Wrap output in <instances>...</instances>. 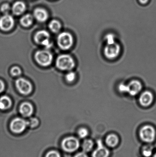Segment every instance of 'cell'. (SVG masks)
I'll return each mask as SVG.
<instances>
[{
  "instance_id": "6da1fadb",
  "label": "cell",
  "mask_w": 156,
  "mask_h": 157,
  "mask_svg": "<svg viewBox=\"0 0 156 157\" xmlns=\"http://www.w3.org/2000/svg\"><path fill=\"white\" fill-rule=\"evenodd\" d=\"M57 67L62 71H71L75 65L73 58L68 55H61L56 61Z\"/></svg>"
},
{
  "instance_id": "7a4b0ae2",
  "label": "cell",
  "mask_w": 156,
  "mask_h": 157,
  "mask_svg": "<svg viewBox=\"0 0 156 157\" xmlns=\"http://www.w3.org/2000/svg\"><path fill=\"white\" fill-rule=\"evenodd\" d=\"M140 138L147 143H152L155 139L156 131L151 125H145L142 127L139 133Z\"/></svg>"
},
{
  "instance_id": "3957f363",
  "label": "cell",
  "mask_w": 156,
  "mask_h": 157,
  "mask_svg": "<svg viewBox=\"0 0 156 157\" xmlns=\"http://www.w3.org/2000/svg\"><path fill=\"white\" fill-rule=\"evenodd\" d=\"M61 146L64 151L72 153L78 149L80 147L79 141L76 137H67L62 141Z\"/></svg>"
},
{
  "instance_id": "277c9868",
  "label": "cell",
  "mask_w": 156,
  "mask_h": 157,
  "mask_svg": "<svg viewBox=\"0 0 156 157\" xmlns=\"http://www.w3.org/2000/svg\"><path fill=\"white\" fill-rule=\"evenodd\" d=\"M57 42L60 48L63 50L69 49L73 45V37L70 33L62 32L58 37Z\"/></svg>"
},
{
  "instance_id": "5b68a950",
  "label": "cell",
  "mask_w": 156,
  "mask_h": 157,
  "mask_svg": "<svg viewBox=\"0 0 156 157\" xmlns=\"http://www.w3.org/2000/svg\"><path fill=\"white\" fill-rule=\"evenodd\" d=\"M35 58L38 63L42 66H49L53 60L51 53L46 50L38 51L36 53Z\"/></svg>"
},
{
  "instance_id": "8992f818",
  "label": "cell",
  "mask_w": 156,
  "mask_h": 157,
  "mask_svg": "<svg viewBox=\"0 0 156 157\" xmlns=\"http://www.w3.org/2000/svg\"><path fill=\"white\" fill-rule=\"evenodd\" d=\"M121 52V47L118 43L107 44L104 49V54L109 59H114L118 57Z\"/></svg>"
},
{
  "instance_id": "52a82bcc",
  "label": "cell",
  "mask_w": 156,
  "mask_h": 157,
  "mask_svg": "<svg viewBox=\"0 0 156 157\" xmlns=\"http://www.w3.org/2000/svg\"><path fill=\"white\" fill-rule=\"evenodd\" d=\"M27 126L26 121L21 118H17L12 121L10 124V128L13 132L19 134L23 132Z\"/></svg>"
},
{
  "instance_id": "ba28073f",
  "label": "cell",
  "mask_w": 156,
  "mask_h": 157,
  "mask_svg": "<svg viewBox=\"0 0 156 157\" xmlns=\"http://www.w3.org/2000/svg\"><path fill=\"white\" fill-rule=\"evenodd\" d=\"M49 33L45 30H41L36 34L34 37L35 40L38 44L43 45L46 48L51 47V43L49 40Z\"/></svg>"
},
{
  "instance_id": "9c48e42d",
  "label": "cell",
  "mask_w": 156,
  "mask_h": 157,
  "mask_svg": "<svg viewBox=\"0 0 156 157\" xmlns=\"http://www.w3.org/2000/svg\"><path fill=\"white\" fill-rule=\"evenodd\" d=\"M16 86L18 91L24 95H27L32 90L31 83L24 78H19L16 81Z\"/></svg>"
},
{
  "instance_id": "30bf717a",
  "label": "cell",
  "mask_w": 156,
  "mask_h": 157,
  "mask_svg": "<svg viewBox=\"0 0 156 157\" xmlns=\"http://www.w3.org/2000/svg\"><path fill=\"white\" fill-rule=\"evenodd\" d=\"M14 20L12 16L6 14L0 18V29L4 31H8L13 28Z\"/></svg>"
},
{
  "instance_id": "8fae6325",
  "label": "cell",
  "mask_w": 156,
  "mask_h": 157,
  "mask_svg": "<svg viewBox=\"0 0 156 157\" xmlns=\"http://www.w3.org/2000/svg\"><path fill=\"white\" fill-rule=\"evenodd\" d=\"M142 88L143 86L140 81L133 80L127 85V92L131 96H136L141 91Z\"/></svg>"
},
{
  "instance_id": "7c38bea8",
  "label": "cell",
  "mask_w": 156,
  "mask_h": 157,
  "mask_svg": "<svg viewBox=\"0 0 156 157\" xmlns=\"http://www.w3.org/2000/svg\"><path fill=\"white\" fill-rule=\"evenodd\" d=\"M154 98V95L152 92L149 91H144L139 98V102L143 107H148L153 103Z\"/></svg>"
},
{
  "instance_id": "4fadbf2b",
  "label": "cell",
  "mask_w": 156,
  "mask_h": 157,
  "mask_svg": "<svg viewBox=\"0 0 156 157\" xmlns=\"http://www.w3.org/2000/svg\"><path fill=\"white\" fill-rule=\"evenodd\" d=\"M98 147L93 153L92 157H108L110 155L109 150L103 145L100 140L97 142Z\"/></svg>"
},
{
  "instance_id": "5bb4252c",
  "label": "cell",
  "mask_w": 156,
  "mask_h": 157,
  "mask_svg": "<svg viewBox=\"0 0 156 157\" xmlns=\"http://www.w3.org/2000/svg\"><path fill=\"white\" fill-rule=\"evenodd\" d=\"M34 15L35 18L40 22H45L48 17V14L47 11L41 8H37L35 9Z\"/></svg>"
},
{
  "instance_id": "9a60e30c",
  "label": "cell",
  "mask_w": 156,
  "mask_h": 157,
  "mask_svg": "<svg viewBox=\"0 0 156 157\" xmlns=\"http://www.w3.org/2000/svg\"><path fill=\"white\" fill-rule=\"evenodd\" d=\"M26 5L24 3L21 1L16 2L12 6V10L13 13L16 15H20L24 12Z\"/></svg>"
},
{
  "instance_id": "2e32d148",
  "label": "cell",
  "mask_w": 156,
  "mask_h": 157,
  "mask_svg": "<svg viewBox=\"0 0 156 157\" xmlns=\"http://www.w3.org/2000/svg\"><path fill=\"white\" fill-rule=\"evenodd\" d=\"M20 112L25 117H29L33 112V107L30 103L24 102L21 104L20 107Z\"/></svg>"
},
{
  "instance_id": "e0dca14e",
  "label": "cell",
  "mask_w": 156,
  "mask_h": 157,
  "mask_svg": "<svg viewBox=\"0 0 156 157\" xmlns=\"http://www.w3.org/2000/svg\"><path fill=\"white\" fill-rule=\"evenodd\" d=\"M106 144L108 146L113 147L117 146L119 142L118 136L115 135L111 134L107 136L106 139Z\"/></svg>"
},
{
  "instance_id": "ac0fdd59",
  "label": "cell",
  "mask_w": 156,
  "mask_h": 157,
  "mask_svg": "<svg viewBox=\"0 0 156 157\" xmlns=\"http://www.w3.org/2000/svg\"><path fill=\"white\" fill-rule=\"evenodd\" d=\"M11 99L7 96H4L0 98V109L5 110L9 109L11 105Z\"/></svg>"
},
{
  "instance_id": "d6986e66",
  "label": "cell",
  "mask_w": 156,
  "mask_h": 157,
  "mask_svg": "<svg viewBox=\"0 0 156 157\" xmlns=\"http://www.w3.org/2000/svg\"><path fill=\"white\" fill-rule=\"evenodd\" d=\"M33 16L29 14L25 15L20 19V23L24 27L29 26L33 24Z\"/></svg>"
},
{
  "instance_id": "ffe728a7",
  "label": "cell",
  "mask_w": 156,
  "mask_h": 157,
  "mask_svg": "<svg viewBox=\"0 0 156 157\" xmlns=\"http://www.w3.org/2000/svg\"><path fill=\"white\" fill-rule=\"evenodd\" d=\"M93 146V143L92 140L86 139L82 143V148L83 151L85 153L90 152Z\"/></svg>"
},
{
  "instance_id": "44dd1931",
  "label": "cell",
  "mask_w": 156,
  "mask_h": 157,
  "mask_svg": "<svg viewBox=\"0 0 156 157\" xmlns=\"http://www.w3.org/2000/svg\"><path fill=\"white\" fill-rule=\"evenodd\" d=\"M61 25L60 22L56 20H53L49 24L50 30L54 33H57L60 30Z\"/></svg>"
},
{
  "instance_id": "7402d4cb",
  "label": "cell",
  "mask_w": 156,
  "mask_h": 157,
  "mask_svg": "<svg viewBox=\"0 0 156 157\" xmlns=\"http://www.w3.org/2000/svg\"><path fill=\"white\" fill-rule=\"evenodd\" d=\"M153 147L151 146H146L143 149V154L145 157H149L153 154Z\"/></svg>"
},
{
  "instance_id": "603a6c76",
  "label": "cell",
  "mask_w": 156,
  "mask_h": 157,
  "mask_svg": "<svg viewBox=\"0 0 156 157\" xmlns=\"http://www.w3.org/2000/svg\"><path fill=\"white\" fill-rule=\"evenodd\" d=\"M27 126L31 127V128H34L36 127L38 124V121L36 118H30L28 121H27Z\"/></svg>"
},
{
  "instance_id": "cb8c5ba5",
  "label": "cell",
  "mask_w": 156,
  "mask_h": 157,
  "mask_svg": "<svg viewBox=\"0 0 156 157\" xmlns=\"http://www.w3.org/2000/svg\"><path fill=\"white\" fill-rule=\"evenodd\" d=\"M88 134H89V132L87 129H85V128H81L78 131V135L81 138H85L88 136Z\"/></svg>"
},
{
  "instance_id": "d4e9b609",
  "label": "cell",
  "mask_w": 156,
  "mask_h": 157,
  "mask_svg": "<svg viewBox=\"0 0 156 157\" xmlns=\"http://www.w3.org/2000/svg\"><path fill=\"white\" fill-rule=\"evenodd\" d=\"M76 78V74L73 72H70L67 74L66 76V79L68 82H72Z\"/></svg>"
},
{
  "instance_id": "484cf974",
  "label": "cell",
  "mask_w": 156,
  "mask_h": 157,
  "mask_svg": "<svg viewBox=\"0 0 156 157\" xmlns=\"http://www.w3.org/2000/svg\"><path fill=\"white\" fill-rule=\"evenodd\" d=\"M10 9H11V7H10V5L8 3L3 4L2 5V6H1V11L5 14H8L9 11H10Z\"/></svg>"
},
{
  "instance_id": "4316f807",
  "label": "cell",
  "mask_w": 156,
  "mask_h": 157,
  "mask_svg": "<svg viewBox=\"0 0 156 157\" xmlns=\"http://www.w3.org/2000/svg\"><path fill=\"white\" fill-rule=\"evenodd\" d=\"M11 73L13 76H18L21 74V71L20 68L18 67H13L11 70Z\"/></svg>"
},
{
  "instance_id": "83f0119b",
  "label": "cell",
  "mask_w": 156,
  "mask_h": 157,
  "mask_svg": "<svg viewBox=\"0 0 156 157\" xmlns=\"http://www.w3.org/2000/svg\"><path fill=\"white\" fill-rule=\"evenodd\" d=\"M106 41L107 44H111L115 43L114 41V35L112 34H109L106 36Z\"/></svg>"
},
{
  "instance_id": "f1b7e54d",
  "label": "cell",
  "mask_w": 156,
  "mask_h": 157,
  "mask_svg": "<svg viewBox=\"0 0 156 157\" xmlns=\"http://www.w3.org/2000/svg\"><path fill=\"white\" fill-rule=\"evenodd\" d=\"M45 157H61L59 153H58L56 151H50L49 152Z\"/></svg>"
},
{
  "instance_id": "f546056e",
  "label": "cell",
  "mask_w": 156,
  "mask_h": 157,
  "mask_svg": "<svg viewBox=\"0 0 156 157\" xmlns=\"http://www.w3.org/2000/svg\"><path fill=\"white\" fill-rule=\"evenodd\" d=\"M118 89L119 91L122 93H126L127 91V85L123 84H120L118 87Z\"/></svg>"
},
{
  "instance_id": "4dcf8cb0",
  "label": "cell",
  "mask_w": 156,
  "mask_h": 157,
  "mask_svg": "<svg viewBox=\"0 0 156 157\" xmlns=\"http://www.w3.org/2000/svg\"><path fill=\"white\" fill-rule=\"evenodd\" d=\"M74 157H88L87 154L85 152H81L77 154Z\"/></svg>"
},
{
  "instance_id": "1f68e13d",
  "label": "cell",
  "mask_w": 156,
  "mask_h": 157,
  "mask_svg": "<svg viewBox=\"0 0 156 157\" xmlns=\"http://www.w3.org/2000/svg\"><path fill=\"white\" fill-rule=\"evenodd\" d=\"M4 84L2 80H0V93H1L4 90Z\"/></svg>"
},
{
  "instance_id": "d6a6232c",
  "label": "cell",
  "mask_w": 156,
  "mask_h": 157,
  "mask_svg": "<svg viewBox=\"0 0 156 157\" xmlns=\"http://www.w3.org/2000/svg\"><path fill=\"white\" fill-rule=\"evenodd\" d=\"M139 2L143 4H145L148 2V0H139Z\"/></svg>"
},
{
  "instance_id": "836d02e7",
  "label": "cell",
  "mask_w": 156,
  "mask_h": 157,
  "mask_svg": "<svg viewBox=\"0 0 156 157\" xmlns=\"http://www.w3.org/2000/svg\"><path fill=\"white\" fill-rule=\"evenodd\" d=\"M154 157H156V152L155 154L154 155Z\"/></svg>"
}]
</instances>
